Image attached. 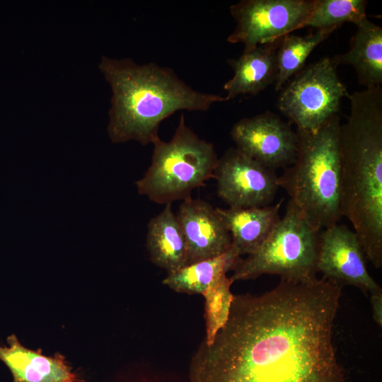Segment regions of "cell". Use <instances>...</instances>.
Returning <instances> with one entry per match:
<instances>
[{
	"instance_id": "obj_10",
	"label": "cell",
	"mask_w": 382,
	"mask_h": 382,
	"mask_svg": "<svg viewBox=\"0 0 382 382\" xmlns=\"http://www.w3.org/2000/svg\"><path fill=\"white\" fill-rule=\"evenodd\" d=\"M231 136L237 149L274 171L290 166L295 159L296 133L289 122L271 111L240 120Z\"/></svg>"
},
{
	"instance_id": "obj_1",
	"label": "cell",
	"mask_w": 382,
	"mask_h": 382,
	"mask_svg": "<svg viewBox=\"0 0 382 382\" xmlns=\"http://www.w3.org/2000/svg\"><path fill=\"white\" fill-rule=\"evenodd\" d=\"M341 289L323 277L281 279L233 295L225 324L193 354L189 382H347L332 340Z\"/></svg>"
},
{
	"instance_id": "obj_11",
	"label": "cell",
	"mask_w": 382,
	"mask_h": 382,
	"mask_svg": "<svg viewBox=\"0 0 382 382\" xmlns=\"http://www.w3.org/2000/svg\"><path fill=\"white\" fill-rule=\"evenodd\" d=\"M323 230L317 272L341 287L350 285L370 294L382 291L368 272L365 253L354 231L338 224Z\"/></svg>"
},
{
	"instance_id": "obj_14",
	"label": "cell",
	"mask_w": 382,
	"mask_h": 382,
	"mask_svg": "<svg viewBox=\"0 0 382 382\" xmlns=\"http://www.w3.org/2000/svg\"><path fill=\"white\" fill-rule=\"evenodd\" d=\"M282 201L260 207L216 208L231 237L232 247L241 257L257 251L274 231L281 217Z\"/></svg>"
},
{
	"instance_id": "obj_16",
	"label": "cell",
	"mask_w": 382,
	"mask_h": 382,
	"mask_svg": "<svg viewBox=\"0 0 382 382\" xmlns=\"http://www.w3.org/2000/svg\"><path fill=\"white\" fill-rule=\"evenodd\" d=\"M339 64L351 65L356 71L359 83L366 88L382 84V28L367 17L357 25L350 41L349 50L332 59Z\"/></svg>"
},
{
	"instance_id": "obj_3",
	"label": "cell",
	"mask_w": 382,
	"mask_h": 382,
	"mask_svg": "<svg viewBox=\"0 0 382 382\" xmlns=\"http://www.w3.org/2000/svg\"><path fill=\"white\" fill-rule=\"evenodd\" d=\"M99 68L112 96L108 132L113 143L153 144L161 122L178 110L207 111L226 96L198 91L170 68L102 57Z\"/></svg>"
},
{
	"instance_id": "obj_12",
	"label": "cell",
	"mask_w": 382,
	"mask_h": 382,
	"mask_svg": "<svg viewBox=\"0 0 382 382\" xmlns=\"http://www.w3.org/2000/svg\"><path fill=\"white\" fill-rule=\"evenodd\" d=\"M178 220L187 248V265L224 254L232 246L231 235L216 208L200 199H185Z\"/></svg>"
},
{
	"instance_id": "obj_18",
	"label": "cell",
	"mask_w": 382,
	"mask_h": 382,
	"mask_svg": "<svg viewBox=\"0 0 382 382\" xmlns=\"http://www.w3.org/2000/svg\"><path fill=\"white\" fill-rule=\"evenodd\" d=\"M241 259L231 246L222 255L168 273L163 284L178 293L203 295L212 284L233 271Z\"/></svg>"
},
{
	"instance_id": "obj_21",
	"label": "cell",
	"mask_w": 382,
	"mask_h": 382,
	"mask_svg": "<svg viewBox=\"0 0 382 382\" xmlns=\"http://www.w3.org/2000/svg\"><path fill=\"white\" fill-rule=\"evenodd\" d=\"M233 284L229 277L223 276L212 284L202 295L204 302L206 336L204 342L210 343L216 332L227 320L233 294L231 291Z\"/></svg>"
},
{
	"instance_id": "obj_2",
	"label": "cell",
	"mask_w": 382,
	"mask_h": 382,
	"mask_svg": "<svg viewBox=\"0 0 382 382\" xmlns=\"http://www.w3.org/2000/svg\"><path fill=\"white\" fill-rule=\"evenodd\" d=\"M341 125V213L352 223L367 258L382 267V88L348 97Z\"/></svg>"
},
{
	"instance_id": "obj_8",
	"label": "cell",
	"mask_w": 382,
	"mask_h": 382,
	"mask_svg": "<svg viewBox=\"0 0 382 382\" xmlns=\"http://www.w3.org/2000/svg\"><path fill=\"white\" fill-rule=\"evenodd\" d=\"M316 0H242L230 7L236 21L227 40L244 50L275 41L304 28Z\"/></svg>"
},
{
	"instance_id": "obj_20",
	"label": "cell",
	"mask_w": 382,
	"mask_h": 382,
	"mask_svg": "<svg viewBox=\"0 0 382 382\" xmlns=\"http://www.w3.org/2000/svg\"><path fill=\"white\" fill-rule=\"evenodd\" d=\"M367 4L366 0H316L305 27L337 29L345 23L357 25L366 18Z\"/></svg>"
},
{
	"instance_id": "obj_5",
	"label": "cell",
	"mask_w": 382,
	"mask_h": 382,
	"mask_svg": "<svg viewBox=\"0 0 382 382\" xmlns=\"http://www.w3.org/2000/svg\"><path fill=\"white\" fill-rule=\"evenodd\" d=\"M151 163L135 184L138 192L157 204L185 199L192 190L214 178L219 158L214 145L199 138L182 113L169 141L153 142Z\"/></svg>"
},
{
	"instance_id": "obj_6",
	"label": "cell",
	"mask_w": 382,
	"mask_h": 382,
	"mask_svg": "<svg viewBox=\"0 0 382 382\" xmlns=\"http://www.w3.org/2000/svg\"><path fill=\"white\" fill-rule=\"evenodd\" d=\"M319 235L289 200L284 216L270 236L257 251L239 260L229 278L233 283L262 274H277L292 282L315 279Z\"/></svg>"
},
{
	"instance_id": "obj_19",
	"label": "cell",
	"mask_w": 382,
	"mask_h": 382,
	"mask_svg": "<svg viewBox=\"0 0 382 382\" xmlns=\"http://www.w3.org/2000/svg\"><path fill=\"white\" fill-rule=\"evenodd\" d=\"M336 30L335 28L316 29L306 35H284L276 52V91H281L286 82L299 73L312 51Z\"/></svg>"
},
{
	"instance_id": "obj_15",
	"label": "cell",
	"mask_w": 382,
	"mask_h": 382,
	"mask_svg": "<svg viewBox=\"0 0 382 382\" xmlns=\"http://www.w3.org/2000/svg\"><path fill=\"white\" fill-rule=\"evenodd\" d=\"M282 37L243 50L239 57L228 60L234 71L233 76L224 86L228 100L239 95H257L274 83L277 72L276 52Z\"/></svg>"
},
{
	"instance_id": "obj_4",
	"label": "cell",
	"mask_w": 382,
	"mask_h": 382,
	"mask_svg": "<svg viewBox=\"0 0 382 382\" xmlns=\"http://www.w3.org/2000/svg\"><path fill=\"white\" fill-rule=\"evenodd\" d=\"M340 126L336 115L316 130L296 129L295 159L277 178L279 187L318 231L337 224L342 217Z\"/></svg>"
},
{
	"instance_id": "obj_22",
	"label": "cell",
	"mask_w": 382,
	"mask_h": 382,
	"mask_svg": "<svg viewBox=\"0 0 382 382\" xmlns=\"http://www.w3.org/2000/svg\"><path fill=\"white\" fill-rule=\"evenodd\" d=\"M373 318L376 324L382 326V291L370 294Z\"/></svg>"
},
{
	"instance_id": "obj_17",
	"label": "cell",
	"mask_w": 382,
	"mask_h": 382,
	"mask_svg": "<svg viewBox=\"0 0 382 382\" xmlns=\"http://www.w3.org/2000/svg\"><path fill=\"white\" fill-rule=\"evenodd\" d=\"M146 248L151 261L168 274L187 265L185 238L171 203L150 219L146 234Z\"/></svg>"
},
{
	"instance_id": "obj_13",
	"label": "cell",
	"mask_w": 382,
	"mask_h": 382,
	"mask_svg": "<svg viewBox=\"0 0 382 382\" xmlns=\"http://www.w3.org/2000/svg\"><path fill=\"white\" fill-rule=\"evenodd\" d=\"M8 345L0 344V360L9 369L13 382H82L59 352L52 356L23 346L16 335L7 337Z\"/></svg>"
},
{
	"instance_id": "obj_9",
	"label": "cell",
	"mask_w": 382,
	"mask_h": 382,
	"mask_svg": "<svg viewBox=\"0 0 382 382\" xmlns=\"http://www.w3.org/2000/svg\"><path fill=\"white\" fill-rule=\"evenodd\" d=\"M214 178L217 183L218 196L229 207L270 205L279 187L275 171L236 148L228 149L219 158Z\"/></svg>"
},
{
	"instance_id": "obj_7",
	"label": "cell",
	"mask_w": 382,
	"mask_h": 382,
	"mask_svg": "<svg viewBox=\"0 0 382 382\" xmlns=\"http://www.w3.org/2000/svg\"><path fill=\"white\" fill-rule=\"evenodd\" d=\"M281 90L277 107L297 129L306 131L339 115L342 99L349 96L330 57L303 67Z\"/></svg>"
}]
</instances>
